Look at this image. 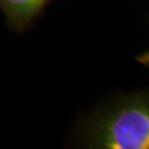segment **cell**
I'll return each instance as SVG.
<instances>
[{
    "instance_id": "7a4b0ae2",
    "label": "cell",
    "mask_w": 149,
    "mask_h": 149,
    "mask_svg": "<svg viewBox=\"0 0 149 149\" xmlns=\"http://www.w3.org/2000/svg\"><path fill=\"white\" fill-rule=\"evenodd\" d=\"M47 0H0L1 6L13 20L24 22L35 16Z\"/></svg>"
},
{
    "instance_id": "6da1fadb",
    "label": "cell",
    "mask_w": 149,
    "mask_h": 149,
    "mask_svg": "<svg viewBox=\"0 0 149 149\" xmlns=\"http://www.w3.org/2000/svg\"><path fill=\"white\" fill-rule=\"evenodd\" d=\"M88 144L101 149H149V92L120 100L95 122Z\"/></svg>"
},
{
    "instance_id": "3957f363",
    "label": "cell",
    "mask_w": 149,
    "mask_h": 149,
    "mask_svg": "<svg viewBox=\"0 0 149 149\" xmlns=\"http://www.w3.org/2000/svg\"><path fill=\"white\" fill-rule=\"evenodd\" d=\"M137 61H138L139 63L144 65V66L149 67V51H147V52H143V54L139 55L138 57H137Z\"/></svg>"
}]
</instances>
